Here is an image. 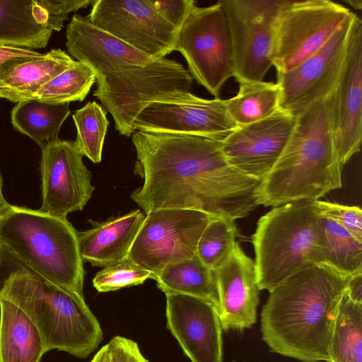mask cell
<instances>
[{
	"label": "cell",
	"mask_w": 362,
	"mask_h": 362,
	"mask_svg": "<svg viewBox=\"0 0 362 362\" xmlns=\"http://www.w3.org/2000/svg\"><path fill=\"white\" fill-rule=\"evenodd\" d=\"M3 181L0 174V215L3 214L8 208L9 204L7 203L4 197L2 192Z\"/></svg>",
	"instance_id": "cell-40"
},
{
	"label": "cell",
	"mask_w": 362,
	"mask_h": 362,
	"mask_svg": "<svg viewBox=\"0 0 362 362\" xmlns=\"http://www.w3.org/2000/svg\"><path fill=\"white\" fill-rule=\"evenodd\" d=\"M345 293L351 300L362 305V273L350 278Z\"/></svg>",
	"instance_id": "cell-38"
},
{
	"label": "cell",
	"mask_w": 362,
	"mask_h": 362,
	"mask_svg": "<svg viewBox=\"0 0 362 362\" xmlns=\"http://www.w3.org/2000/svg\"><path fill=\"white\" fill-rule=\"evenodd\" d=\"M322 230L312 201L273 207L260 217L252 236L259 291H270L308 262L320 263Z\"/></svg>",
	"instance_id": "cell-7"
},
{
	"label": "cell",
	"mask_w": 362,
	"mask_h": 362,
	"mask_svg": "<svg viewBox=\"0 0 362 362\" xmlns=\"http://www.w3.org/2000/svg\"><path fill=\"white\" fill-rule=\"evenodd\" d=\"M0 245L47 280L83 297L78 232L66 218L9 204L0 215Z\"/></svg>",
	"instance_id": "cell-6"
},
{
	"label": "cell",
	"mask_w": 362,
	"mask_h": 362,
	"mask_svg": "<svg viewBox=\"0 0 362 362\" xmlns=\"http://www.w3.org/2000/svg\"><path fill=\"white\" fill-rule=\"evenodd\" d=\"M90 362H110V349L107 344L100 348Z\"/></svg>",
	"instance_id": "cell-39"
},
{
	"label": "cell",
	"mask_w": 362,
	"mask_h": 362,
	"mask_svg": "<svg viewBox=\"0 0 362 362\" xmlns=\"http://www.w3.org/2000/svg\"><path fill=\"white\" fill-rule=\"evenodd\" d=\"M95 0H39L47 11L49 25L53 31H59L69 14L92 6Z\"/></svg>",
	"instance_id": "cell-34"
},
{
	"label": "cell",
	"mask_w": 362,
	"mask_h": 362,
	"mask_svg": "<svg viewBox=\"0 0 362 362\" xmlns=\"http://www.w3.org/2000/svg\"><path fill=\"white\" fill-rule=\"evenodd\" d=\"M218 315L223 330H243L257 322L259 289L254 261L236 242L228 258L215 270Z\"/></svg>",
	"instance_id": "cell-19"
},
{
	"label": "cell",
	"mask_w": 362,
	"mask_h": 362,
	"mask_svg": "<svg viewBox=\"0 0 362 362\" xmlns=\"http://www.w3.org/2000/svg\"><path fill=\"white\" fill-rule=\"evenodd\" d=\"M95 83L92 69L76 61L70 68L60 73L35 95L33 100L49 103H70L83 101Z\"/></svg>",
	"instance_id": "cell-30"
},
{
	"label": "cell",
	"mask_w": 362,
	"mask_h": 362,
	"mask_svg": "<svg viewBox=\"0 0 362 362\" xmlns=\"http://www.w3.org/2000/svg\"><path fill=\"white\" fill-rule=\"evenodd\" d=\"M354 15L317 52L293 69L276 73L279 109L297 117L316 100L333 93L346 57Z\"/></svg>",
	"instance_id": "cell-13"
},
{
	"label": "cell",
	"mask_w": 362,
	"mask_h": 362,
	"mask_svg": "<svg viewBox=\"0 0 362 362\" xmlns=\"http://www.w3.org/2000/svg\"><path fill=\"white\" fill-rule=\"evenodd\" d=\"M332 95L316 100L296 117L284 150L258 186V205L313 202L341 187L344 166L333 136Z\"/></svg>",
	"instance_id": "cell-5"
},
{
	"label": "cell",
	"mask_w": 362,
	"mask_h": 362,
	"mask_svg": "<svg viewBox=\"0 0 362 362\" xmlns=\"http://www.w3.org/2000/svg\"><path fill=\"white\" fill-rule=\"evenodd\" d=\"M86 16L95 28L151 57L175 51L178 30L147 0H95Z\"/></svg>",
	"instance_id": "cell-12"
},
{
	"label": "cell",
	"mask_w": 362,
	"mask_h": 362,
	"mask_svg": "<svg viewBox=\"0 0 362 362\" xmlns=\"http://www.w3.org/2000/svg\"><path fill=\"white\" fill-rule=\"evenodd\" d=\"M103 268L93 279V286L100 293L140 285L152 279L151 272L127 259Z\"/></svg>",
	"instance_id": "cell-32"
},
{
	"label": "cell",
	"mask_w": 362,
	"mask_h": 362,
	"mask_svg": "<svg viewBox=\"0 0 362 362\" xmlns=\"http://www.w3.org/2000/svg\"><path fill=\"white\" fill-rule=\"evenodd\" d=\"M107 345L110 362H149L141 352L138 344L132 339L115 336Z\"/></svg>",
	"instance_id": "cell-37"
},
{
	"label": "cell",
	"mask_w": 362,
	"mask_h": 362,
	"mask_svg": "<svg viewBox=\"0 0 362 362\" xmlns=\"http://www.w3.org/2000/svg\"><path fill=\"white\" fill-rule=\"evenodd\" d=\"M69 54L95 76L93 95L112 115L115 129L130 137L133 123L149 104L189 97L192 78L180 62L144 53L75 13L66 29Z\"/></svg>",
	"instance_id": "cell-2"
},
{
	"label": "cell",
	"mask_w": 362,
	"mask_h": 362,
	"mask_svg": "<svg viewBox=\"0 0 362 362\" xmlns=\"http://www.w3.org/2000/svg\"><path fill=\"white\" fill-rule=\"evenodd\" d=\"M321 220L320 263L348 276L362 273V242L334 221Z\"/></svg>",
	"instance_id": "cell-28"
},
{
	"label": "cell",
	"mask_w": 362,
	"mask_h": 362,
	"mask_svg": "<svg viewBox=\"0 0 362 362\" xmlns=\"http://www.w3.org/2000/svg\"><path fill=\"white\" fill-rule=\"evenodd\" d=\"M140 209L103 222H92V228L78 232L81 256L92 266L105 267L127 258L144 221Z\"/></svg>",
	"instance_id": "cell-20"
},
{
	"label": "cell",
	"mask_w": 362,
	"mask_h": 362,
	"mask_svg": "<svg viewBox=\"0 0 362 362\" xmlns=\"http://www.w3.org/2000/svg\"><path fill=\"white\" fill-rule=\"evenodd\" d=\"M165 296L167 327L191 362H221L223 329L216 307L192 296Z\"/></svg>",
	"instance_id": "cell-18"
},
{
	"label": "cell",
	"mask_w": 362,
	"mask_h": 362,
	"mask_svg": "<svg viewBox=\"0 0 362 362\" xmlns=\"http://www.w3.org/2000/svg\"><path fill=\"white\" fill-rule=\"evenodd\" d=\"M351 277L308 262L269 291L260 329L270 350L303 362H329L332 332Z\"/></svg>",
	"instance_id": "cell-3"
},
{
	"label": "cell",
	"mask_w": 362,
	"mask_h": 362,
	"mask_svg": "<svg viewBox=\"0 0 362 362\" xmlns=\"http://www.w3.org/2000/svg\"><path fill=\"white\" fill-rule=\"evenodd\" d=\"M0 298L30 318L45 353L57 349L85 358L103 341L100 325L84 297L47 280L1 245Z\"/></svg>",
	"instance_id": "cell-4"
},
{
	"label": "cell",
	"mask_w": 362,
	"mask_h": 362,
	"mask_svg": "<svg viewBox=\"0 0 362 362\" xmlns=\"http://www.w3.org/2000/svg\"><path fill=\"white\" fill-rule=\"evenodd\" d=\"M163 293H181L204 300L218 309L215 271L206 267L197 254L190 259L165 267L155 278Z\"/></svg>",
	"instance_id": "cell-24"
},
{
	"label": "cell",
	"mask_w": 362,
	"mask_h": 362,
	"mask_svg": "<svg viewBox=\"0 0 362 362\" xmlns=\"http://www.w3.org/2000/svg\"><path fill=\"white\" fill-rule=\"evenodd\" d=\"M237 228L228 218H214L204 230L196 254L209 269H217L230 256L234 247Z\"/></svg>",
	"instance_id": "cell-31"
},
{
	"label": "cell",
	"mask_w": 362,
	"mask_h": 362,
	"mask_svg": "<svg viewBox=\"0 0 362 362\" xmlns=\"http://www.w3.org/2000/svg\"><path fill=\"white\" fill-rule=\"evenodd\" d=\"M175 51L185 59L192 78L217 98L233 76L232 37L221 0L190 8L178 30Z\"/></svg>",
	"instance_id": "cell-8"
},
{
	"label": "cell",
	"mask_w": 362,
	"mask_h": 362,
	"mask_svg": "<svg viewBox=\"0 0 362 362\" xmlns=\"http://www.w3.org/2000/svg\"><path fill=\"white\" fill-rule=\"evenodd\" d=\"M351 13L329 0H286L274 29L271 59L276 73L293 69L320 49Z\"/></svg>",
	"instance_id": "cell-9"
},
{
	"label": "cell",
	"mask_w": 362,
	"mask_h": 362,
	"mask_svg": "<svg viewBox=\"0 0 362 362\" xmlns=\"http://www.w3.org/2000/svg\"><path fill=\"white\" fill-rule=\"evenodd\" d=\"M329 354V362H362V305L345 293L338 307Z\"/></svg>",
	"instance_id": "cell-27"
},
{
	"label": "cell",
	"mask_w": 362,
	"mask_h": 362,
	"mask_svg": "<svg viewBox=\"0 0 362 362\" xmlns=\"http://www.w3.org/2000/svg\"><path fill=\"white\" fill-rule=\"evenodd\" d=\"M42 56V53L33 49L0 45V81L16 66L36 60Z\"/></svg>",
	"instance_id": "cell-36"
},
{
	"label": "cell",
	"mask_w": 362,
	"mask_h": 362,
	"mask_svg": "<svg viewBox=\"0 0 362 362\" xmlns=\"http://www.w3.org/2000/svg\"><path fill=\"white\" fill-rule=\"evenodd\" d=\"M230 30L233 77L239 83L262 81L271 59L276 20L286 0H221Z\"/></svg>",
	"instance_id": "cell-11"
},
{
	"label": "cell",
	"mask_w": 362,
	"mask_h": 362,
	"mask_svg": "<svg viewBox=\"0 0 362 362\" xmlns=\"http://www.w3.org/2000/svg\"><path fill=\"white\" fill-rule=\"evenodd\" d=\"M146 214L126 259L151 272L153 280L168 265L194 257L204 230L216 218L182 209Z\"/></svg>",
	"instance_id": "cell-10"
},
{
	"label": "cell",
	"mask_w": 362,
	"mask_h": 362,
	"mask_svg": "<svg viewBox=\"0 0 362 362\" xmlns=\"http://www.w3.org/2000/svg\"><path fill=\"white\" fill-rule=\"evenodd\" d=\"M280 89L276 83H239L238 93L226 100L230 117L238 127L265 119L279 109Z\"/></svg>",
	"instance_id": "cell-26"
},
{
	"label": "cell",
	"mask_w": 362,
	"mask_h": 362,
	"mask_svg": "<svg viewBox=\"0 0 362 362\" xmlns=\"http://www.w3.org/2000/svg\"><path fill=\"white\" fill-rule=\"evenodd\" d=\"M132 141L136 153L134 173L144 183L130 197L145 214L191 209L235 221L258 206L261 181L228 163L222 140L136 131Z\"/></svg>",
	"instance_id": "cell-1"
},
{
	"label": "cell",
	"mask_w": 362,
	"mask_h": 362,
	"mask_svg": "<svg viewBox=\"0 0 362 362\" xmlns=\"http://www.w3.org/2000/svg\"><path fill=\"white\" fill-rule=\"evenodd\" d=\"M147 2L177 30L184 23L190 8L196 4L193 0H147Z\"/></svg>",
	"instance_id": "cell-35"
},
{
	"label": "cell",
	"mask_w": 362,
	"mask_h": 362,
	"mask_svg": "<svg viewBox=\"0 0 362 362\" xmlns=\"http://www.w3.org/2000/svg\"><path fill=\"white\" fill-rule=\"evenodd\" d=\"M72 118L76 129V148L94 163H100L110 124L107 111L96 101H89L76 110Z\"/></svg>",
	"instance_id": "cell-29"
},
{
	"label": "cell",
	"mask_w": 362,
	"mask_h": 362,
	"mask_svg": "<svg viewBox=\"0 0 362 362\" xmlns=\"http://www.w3.org/2000/svg\"><path fill=\"white\" fill-rule=\"evenodd\" d=\"M345 1L356 10H361L362 8V1L361 0H345Z\"/></svg>",
	"instance_id": "cell-41"
},
{
	"label": "cell",
	"mask_w": 362,
	"mask_h": 362,
	"mask_svg": "<svg viewBox=\"0 0 362 362\" xmlns=\"http://www.w3.org/2000/svg\"><path fill=\"white\" fill-rule=\"evenodd\" d=\"M317 214L346 229L356 240L362 242V211L360 207L323 201H313Z\"/></svg>",
	"instance_id": "cell-33"
},
{
	"label": "cell",
	"mask_w": 362,
	"mask_h": 362,
	"mask_svg": "<svg viewBox=\"0 0 362 362\" xmlns=\"http://www.w3.org/2000/svg\"><path fill=\"white\" fill-rule=\"evenodd\" d=\"M76 62L64 50L52 49L40 59L16 66L1 80L0 98L13 103L33 100L44 85Z\"/></svg>",
	"instance_id": "cell-22"
},
{
	"label": "cell",
	"mask_w": 362,
	"mask_h": 362,
	"mask_svg": "<svg viewBox=\"0 0 362 362\" xmlns=\"http://www.w3.org/2000/svg\"><path fill=\"white\" fill-rule=\"evenodd\" d=\"M52 33L39 0H0V45L41 49Z\"/></svg>",
	"instance_id": "cell-21"
},
{
	"label": "cell",
	"mask_w": 362,
	"mask_h": 362,
	"mask_svg": "<svg viewBox=\"0 0 362 362\" xmlns=\"http://www.w3.org/2000/svg\"><path fill=\"white\" fill-rule=\"evenodd\" d=\"M296 117L281 109L262 120L237 127L222 140L228 163L262 181L271 171L293 131Z\"/></svg>",
	"instance_id": "cell-16"
},
{
	"label": "cell",
	"mask_w": 362,
	"mask_h": 362,
	"mask_svg": "<svg viewBox=\"0 0 362 362\" xmlns=\"http://www.w3.org/2000/svg\"><path fill=\"white\" fill-rule=\"evenodd\" d=\"M70 112L69 103L30 100L17 103L12 109L11 119L16 130L41 147L59 138L61 127Z\"/></svg>",
	"instance_id": "cell-25"
},
{
	"label": "cell",
	"mask_w": 362,
	"mask_h": 362,
	"mask_svg": "<svg viewBox=\"0 0 362 362\" xmlns=\"http://www.w3.org/2000/svg\"><path fill=\"white\" fill-rule=\"evenodd\" d=\"M40 148L42 206L39 210L62 218L83 210L95 187L91 173L74 141L58 138Z\"/></svg>",
	"instance_id": "cell-14"
},
{
	"label": "cell",
	"mask_w": 362,
	"mask_h": 362,
	"mask_svg": "<svg viewBox=\"0 0 362 362\" xmlns=\"http://www.w3.org/2000/svg\"><path fill=\"white\" fill-rule=\"evenodd\" d=\"M45 353L41 336L30 318L0 298V362H40Z\"/></svg>",
	"instance_id": "cell-23"
},
{
	"label": "cell",
	"mask_w": 362,
	"mask_h": 362,
	"mask_svg": "<svg viewBox=\"0 0 362 362\" xmlns=\"http://www.w3.org/2000/svg\"><path fill=\"white\" fill-rule=\"evenodd\" d=\"M362 21L354 13L346 57L332 95V127L344 166L360 151L362 140Z\"/></svg>",
	"instance_id": "cell-17"
},
{
	"label": "cell",
	"mask_w": 362,
	"mask_h": 362,
	"mask_svg": "<svg viewBox=\"0 0 362 362\" xmlns=\"http://www.w3.org/2000/svg\"><path fill=\"white\" fill-rule=\"evenodd\" d=\"M136 131L201 136L223 140L238 127L226 100L194 94L181 100L153 102L133 123Z\"/></svg>",
	"instance_id": "cell-15"
}]
</instances>
